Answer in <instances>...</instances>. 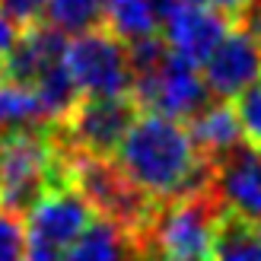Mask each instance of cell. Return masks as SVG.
Returning a JSON list of instances; mask_svg holds the SVG:
<instances>
[{
	"instance_id": "9c48e42d",
	"label": "cell",
	"mask_w": 261,
	"mask_h": 261,
	"mask_svg": "<svg viewBox=\"0 0 261 261\" xmlns=\"http://www.w3.org/2000/svg\"><path fill=\"white\" fill-rule=\"evenodd\" d=\"M261 76V35L229 25L223 42L214 48V55L204 61V83L214 99H236L242 89H249Z\"/></svg>"
},
{
	"instance_id": "30bf717a",
	"label": "cell",
	"mask_w": 261,
	"mask_h": 261,
	"mask_svg": "<svg viewBox=\"0 0 261 261\" xmlns=\"http://www.w3.org/2000/svg\"><path fill=\"white\" fill-rule=\"evenodd\" d=\"M211 194L223 211L261 220V153L252 143H239L214 163Z\"/></svg>"
},
{
	"instance_id": "8fae6325",
	"label": "cell",
	"mask_w": 261,
	"mask_h": 261,
	"mask_svg": "<svg viewBox=\"0 0 261 261\" xmlns=\"http://www.w3.org/2000/svg\"><path fill=\"white\" fill-rule=\"evenodd\" d=\"M229 19L214 7H188V10H172L163 19V42L169 51L191 64L204 67V61L214 55V48L223 42L229 32Z\"/></svg>"
},
{
	"instance_id": "8992f818",
	"label": "cell",
	"mask_w": 261,
	"mask_h": 261,
	"mask_svg": "<svg viewBox=\"0 0 261 261\" xmlns=\"http://www.w3.org/2000/svg\"><path fill=\"white\" fill-rule=\"evenodd\" d=\"M64 67L70 70L80 96H130V61L127 45L115 38L106 25L89 29L83 35H73L64 51Z\"/></svg>"
},
{
	"instance_id": "277c9868",
	"label": "cell",
	"mask_w": 261,
	"mask_h": 261,
	"mask_svg": "<svg viewBox=\"0 0 261 261\" xmlns=\"http://www.w3.org/2000/svg\"><path fill=\"white\" fill-rule=\"evenodd\" d=\"M220 214H223V207L217 204L211 191L185 194V198L156 204L153 220L140 236V255L204 258L207 261Z\"/></svg>"
},
{
	"instance_id": "2e32d148",
	"label": "cell",
	"mask_w": 261,
	"mask_h": 261,
	"mask_svg": "<svg viewBox=\"0 0 261 261\" xmlns=\"http://www.w3.org/2000/svg\"><path fill=\"white\" fill-rule=\"evenodd\" d=\"M102 25L115 38H121L124 45H130L137 38L156 35L163 19H160V10H156L153 0H109Z\"/></svg>"
},
{
	"instance_id": "e0dca14e",
	"label": "cell",
	"mask_w": 261,
	"mask_h": 261,
	"mask_svg": "<svg viewBox=\"0 0 261 261\" xmlns=\"http://www.w3.org/2000/svg\"><path fill=\"white\" fill-rule=\"evenodd\" d=\"M35 127H51L38 96L29 86L4 83L0 86V134H19V130H35Z\"/></svg>"
},
{
	"instance_id": "9a60e30c",
	"label": "cell",
	"mask_w": 261,
	"mask_h": 261,
	"mask_svg": "<svg viewBox=\"0 0 261 261\" xmlns=\"http://www.w3.org/2000/svg\"><path fill=\"white\" fill-rule=\"evenodd\" d=\"M207 261H261V220L223 211L214 226Z\"/></svg>"
},
{
	"instance_id": "cb8c5ba5",
	"label": "cell",
	"mask_w": 261,
	"mask_h": 261,
	"mask_svg": "<svg viewBox=\"0 0 261 261\" xmlns=\"http://www.w3.org/2000/svg\"><path fill=\"white\" fill-rule=\"evenodd\" d=\"M143 261H204V258H163V255H143Z\"/></svg>"
},
{
	"instance_id": "ffe728a7",
	"label": "cell",
	"mask_w": 261,
	"mask_h": 261,
	"mask_svg": "<svg viewBox=\"0 0 261 261\" xmlns=\"http://www.w3.org/2000/svg\"><path fill=\"white\" fill-rule=\"evenodd\" d=\"M0 261H25V226L10 211H0Z\"/></svg>"
},
{
	"instance_id": "4fadbf2b",
	"label": "cell",
	"mask_w": 261,
	"mask_h": 261,
	"mask_svg": "<svg viewBox=\"0 0 261 261\" xmlns=\"http://www.w3.org/2000/svg\"><path fill=\"white\" fill-rule=\"evenodd\" d=\"M188 134H191L194 147H198V153L207 163L223 160V156L232 153L239 143H245L239 118H236V109H232L229 102H223V99H214L211 106H204L198 115H194L188 121Z\"/></svg>"
},
{
	"instance_id": "7a4b0ae2",
	"label": "cell",
	"mask_w": 261,
	"mask_h": 261,
	"mask_svg": "<svg viewBox=\"0 0 261 261\" xmlns=\"http://www.w3.org/2000/svg\"><path fill=\"white\" fill-rule=\"evenodd\" d=\"M67 181V147L58 124L0 134V211L29 214L38 198Z\"/></svg>"
},
{
	"instance_id": "5b68a950",
	"label": "cell",
	"mask_w": 261,
	"mask_h": 261,
	"mask_svg": "<svg viewBox=\"0 0 261 261\" xmlns=\"http://www.w3.org/2000/svg\"><path fill=\"white\" fill-rule=\"evenodd\" d=\"M25 217V261H64L67 249L96 220V211L67 181L38 198Z\"/></svg>"
},
{
	"instance_id": "d6986e66",
	"label": "cell",
	"mask_w": 261,
	"mask_h": 261,
	"mask_svg": "<svg viewBox=\"0 0 261 261\" xmlns=\"http://www.w3.org/2000/svg\"><path fill=\"white\" fill-rule=\"evenodd\" d=\"M236 118H239V127H242V137L245 143L252 147H261V76L236 96Z\"/></svg>"
},
{
	"instance_id": "603a6c76",
	"label": "cell",
	"mask_w": 261,
	"mask_h": 261,
	"mask_svg": "<svg viewBox=\"0 0 261 261\" xmlns=\"http://www.w3.org/2000/svg\"><path fill=\"white\" fill-rule=\"evenodd\" d=\"M252 4H255V0H211V7H214L217 13H223L229 22H236V19H239L242 13L252 7Z\"/></svg>"
},
{
	"instance_id": "3957f363",
	"label": "cell",
	"mask_w": 261,
	"mask_h": 261,
	"mask_svg": "<svg viewBox=\"0 0 261 261\" xmlns=\"http://www.w3.org/2000/svg\"><path fill=\"white\" fill-rule=\"evenodd\" d=\"M67 178L96 211V217L118 223L140 242L143 229L153 220L156 201L130 185L112 156H86L67 150Z\"/></svg>"
},
{
	"instance_id": "52a82bcc",
	"label": "cell",
	"mask_w": 261,
	"mask_h": 261,
	"mask_svg": "<svg viewBox=\"0 0 261 261\" xmlns=\"http://www.w3.org/2000/svg\"><path fill=\"white\" fill-rule=\"evenodd\" d=\"M137 115L140 106L134 102V96H99V99L83 96L80 106L70 112V118L58 124V137L70 153L115 156Z\"/></svg>"
},
{
	"instance_id": "44dd1931",
	"label": "cell",
	"mask_w": 261,
	"mask_h": 261,
	"mask_svg": "<svg viewBox=\"0 0 261 261\" xmlns=\"http://www.w3.org/2000/svg\"><path fill=\"white\" fill-rule=\"evenodd\" d=\"M0 7L7 10V16L25 29V25H35V22H45V13H48V0H0Z\"/></svg>"
},
{
	"instance_id": "ba28073f",
	"label": "cell",
	"mask_w": 261,
	"mask_h": 261,
	"mask_svg": "<svg viewBox=\"0 0 261 261\" xmlns=\"http://www.w3.org/2000/svg\"><path fill=\"white\" fill-rule=\"evenodd\" d=\"M130 96L147 112L166 115V118H175V121H191L204 106L214 102L211 89L204 83L201 67L185 61V58H178V55H172V51H169L166 61L150 76L134 80Z\"/></svg>"
},
{
	"instance_id": "5bb4252c",
	"label": "cell",
	"mask_w": 261,
	"mask_h": 261,
	"mask_svg": "<svg viewBox=\"0 0 261 261\" xmlns=\"http://www.w3.org/2000/svg\"><path fill=\"white\" fill-rule=\"evenodd\" d=\"M64 261H143V255L140 242L127 229H121L112 220L96 217L83 229V236L67 249Z\"/></svg>"
},
{
	"instance_id": "7c38bea8",
	"label": "cell",
	"mask_w": 261,
	"mask_h": 261,
	"mask_svg": "<svg viewBox=\"0 0 261 261\" xmlns=\"http://www.w3.org/2000/svg\"><path fill=\"white\" fill-rule=\"evenodd\" d=\"M64 51H67V38L58 29H51L48 22H35L19 32L16 45L10 48V55L4 58L0 67H4L7 83H19L32 89L38 76H45L55 64L64 61Z\"/></svg>"
},
{
	"instance_id": "6da1fadb",
	"label": "cell",
	"mask_w": 261,
	"mask_h": 261,
	"mask_svg": "<svg viewBox=\"0 0 261 261\" xmlns=\"http://www.w3.org/2000/svg\"><path fill=\"white\" fill-rule=\"evenodd\" d=\"M115 163L150 201H175L211 191L214 163L198 153L188 127L156 112H143L115 150Z\"/></svg>"
},
{
	"instance_id": "ac0fdd59",
	"label": "cell",
	"mask_w": 261,
	"mask_h": 261,
	"mask_svg": "<svg viewBox=\"0 0 261 261\" xmlns=\"http://www.w3.org/2000/svg\"><path fill=\"white\" fill-rule=\"evenodd\" d=\"M106 7L109 0H48L45 22L61 35H83L102 25Z\"/></svg>"
},
{
	"instance_id": "7402d4cb",
	"label": "cell",
	"mask_w": 261,
	"mask_h": 261,
	"mask_svg": "<svg viewBox=\"0 0 261 261\" xmlns=\"http://www.w3.org/2000/svg\"><path fill=\"white\" fill-rule=\"evenodd\" d=\"M19 32H22V29H19V25L13 22L10 16H7V10L0 7V58H7V55H10V48L16 45Z\"/></svg>"
},
{
	"instance_id": "d4e9b609",
	"label": "cell",
	"mask_w": 261,
	"mask_h": 261,
	"mask_svg": "<svg viewBox=\"0 0 261 261\" xmlns=\"http://www.w3.org/2000/svg\"><path fill=\"white\" fill-rule=\"evenodd\" d=\"M0 80H4V67H0Z\"/></svg>"
}]
</instances>
